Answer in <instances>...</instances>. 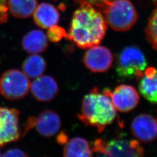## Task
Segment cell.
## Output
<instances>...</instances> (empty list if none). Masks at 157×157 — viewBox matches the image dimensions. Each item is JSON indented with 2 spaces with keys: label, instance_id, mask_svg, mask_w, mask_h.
<instances>
[{
  "label": "cell",
  "instance_id": "obj_3",
  "mask_svg": "<svg viewBox=\"0 0 157 157\" xmlns=\"http://www.w3.org/2000/svg\"><path fill=\"white\" fill-rule=\"evenodd\" d=\"M96 6L104 17L107 25L117 32L128 30L138 19L135 6L129 0H111Z\"/></svg>",
  "mask_w": 157,
  "mask_h": 157
},
{
  "label": "cell",
  "instance_id": "obj_5",
  "mask_svg": "<svg viewBox=\"0 0 157 157\" xmlns=\"http://www.w3.org/2000/svg\"><path fill=\"white\" fill-rule=\"evenodd\" d=\"M93 151L109 157H142L144 150L136 140L114 139L105 141L97 139L93 144Z\"/></svg>",
  "mask_w": 157,
  "mask_h": 157
},
{
  "label": "cell",
  "instance_id": "obj_24",
  "mask_svg": "<svg viewBox=\"0 0 157 157\" xmlns=\"http://www.w3.org/2000/svg\"><path fill=\"white\" fill-rule=\"evenodd\" d=\"M78 2H85L91 5H94V6H97L99 4H101L102 3L108 1H111V0H78Z\"/></svg>",
  "mask_w": 157,
  "mask_h": 157
},
{
  "label": "cell",
  "instance_id": "obj_12",
  "mask_svg": "<svg viewBox=\"0 0 157 157\" xmlns=\"http://www.w3.org/2000/svg\"><path fill=\"white\" fill-rule=\"evenodd\" d=\"M31 92L34 97L41 102L52 100L58 93L59 87L55 78L50 76H40L30 85Z\"/></svg>",
  "mask_w": 157,
  "mask_h": 157
},
{
  "label": "cell",
  "instance_id": "obj_20",
  "mask_svg": "<svg viewBox=\"0 0 157 157\" xmlns=\"http://www.w3.org/2000/svg\"><path fill=\"white\" fill-rule=\"evenodd\" d=\"M67 34L64 29L55 25L49 28L47 36L51 41L57 43L60 41L63 37L67 38Z\"/></svg>",
  "mask_w": 157,
  "mask_h": 157
},
{
  "label": "cell",
  "instance_id": "obj_25",
  "mask_svg": "<svg viewBox=\"0 0 157 157\" xmlns=\"http://www.w3.org/2000/svg\"><path fill=\"white\" fill-rule=\"evenodd\" d=\"M1 156H2V155H1V153H0V157H1Z\"/></svg>",
  "mask_w": 157,
  "mask_h": 157
},
{
  "label": "cell",
  "instance_id": "obj_23",
  "mask_svg": "<svg viewBox=\"0 0 157 157\" xmlns=\"http://www.w3.org/2000/svg\"><path fill=\"white\" fill-rule=\"evenodd\" d=\"M56 140L60 144H65L68 141V137L64 132H62L59 135H58Z\"/></svg>",
  "mask_w": 157,
  "mask_h": 157
},
{
  "label": "cell",
  "instance_id": "obj_22",
  "mask_svg": "<svg viewBox=\"0 0 157 157\" xmlns=\"http://www.w3.org/2000/svg\"><path fill=\"white\" fill-rule=\"evenodd\" d=\"M2 156H3V157H28V155L20 149L14 148V149L8 150L3 155H2Z\"/></svg>",
  "mask_w": 157,
  "mask_h": 157
},
{
  "label": "cell",
  "instance_id": "obj_26",
  "mask_svg": "<svg viewBox=\"0 0 157 157\" xmlns=\"http://www.w3.org/2000/svg\"></svg>",
  "mask_w": 157,
  "mask_h": 157
},
{
  "label": "cell",
  "instance_id": "obj_6",
  "mask_svg": "<svg viewBox=\"0 0 157 157\" xmlns=\"http://www.w3.org/2000/svg\"><path fill=\"white\" fill-rule=\"evenodd\" d=\"M30 85L28 77L23 72L11 69L1 77L0 92L8 100H19L28 94Z\"/></svg>",
  "mask_w": 157,
  "mask_h": 157
},
{
  "label": "cell",
  "instance_id": "obj_18",
  "mask_svg": "<svg viewBox=\"0 0 157 157\" xmlns=\"http://www.w3.org/2000/svg\"><path fill=\"white\" fill-rule=\"evenodd\" d=\"M45 69L44 59L37 54L28 56L22 64L23 72L29 78H37L44 72Z\"/></svg>",
  "mask_w": 157,
  "mask_h": 157
},
{
  "label": "cell",
  "instance_id": "obj_14",
  "mask_svg": "<svg viewBox=\"0 0 157 157\" xmlns=\"http://www.w3.org/2000/svg\"><path fill=\"white\" fill-rule=\"evenodd\" d=\"M141 94L152 103H157V70L155 67L146 69L139 86Z\"/></svg>",
  "mask_w": 157,
  "mask_h": 157
},
{
  "label": "cell",
  "instance_id": "obj_21",
  "mask_svg": "<svg viewBox=\"0 0 157 157\" xmlns=\"http://www.w3.org/2000/svg\"><path fill=\"white\" fill-rule=\"evenodd\" d=\"M8 10L7 0H0V25L7 22L8 18Z\"/></svg>",
  "mask_w": 157,
  "mask_h": 157
},
{
  "label": "cell",
  "instance_id": "obj_17",
  "mask_svg": "<svg viewBox=\"0 0 157 157\" xmlns=\"http://www.w3.org/2000/svg\"><path fill=\"white\" fill-rule=\"evenodd\" d=\"M8 7L13 16L28 18L33 14L37 8V0H7Z\"/></svg>",
  "mask_w": 157,
  "mask_h": 157
},
{
  "label": "cell",
  "instance_id": "obj_10",
  "mask_svg": "<svg viewBox=\"0 0 157 157\" xmlns=\"http://www.w3.org/2000/svg\"><path fill=\"white\" fill-rule=\"evenodd\" d=\"M107 89L115 109L120 112H129L139 104V94L135 87L130 85L121 84L113 91Z\"/></svg>",
  "mask_w": 157,
  "mask_h": 157
},
{
  "label": "cell",
  "instance_id": "obj_11",
  "mask_svg": "<svg viewBox=\"0 0 157 157\" xmlns=\"http://www.w3.org/2000/svg\"><path fill=\"white\" fill-rule=\"evenodd\" d=\"M132 135L137 140L148 143L157 138V121L152 116L143 113L136 117L131 124Z\"/></svg>",
  "mask_w": 157,
  "mask_h": 157
},
{
  "label": "cell",
  "instance_id": "obj_16",
  "mask_svg": "<svg viewBox=\"0 0 157 157\" xmlns=\"http://www.w3.org/2000/svg\"><path fill=\"white\" fill-rule=\"evenodd\" d=\"M63 152L64 157H87L93 156V151L86 140L74 137L65 144Z\"/></svg>",
  "mask_w": 157,
  "mask_h": 157
},
{
  "label": "cell",
  "instance_id": "obj_19",
  "mask_svg": "<svg viewBox=\"0 0 157 157\" xmlns=\"http://www.w3.org/2000/svg\"><path fill=\"white\" fill-rule=\"evenodd\" d=\"M145 33L149 43L157 51V8L152 11L148 19Z\"/></svg>",
  "mask_w": 157,
  "mask_h": 157
},
{
  "label": "cell",
  "instance_id": "obj_7",
  "mask_svg": "<svg viewBox=\"0 0 157 157\" xmlns=\"http://www.w3.org/2000/svg\"><path fill=\"white\" fill-rule=\"evenodd\" d=\"M19 117L16 109L0 107V148L20 139Z\"/></svg>",
  "mask_w": 157,
  "mask_h": 157
},
{
  "label": "cell",
  "instance_id": "obj_15",
  "mask_svg": "<svg viewBox=\"0 0 157 157\" xmlns=\"http://www.w3.org/2000/svg\"><path fill=\"white\" fill-rule=\"evenodd\" d=\"M22 45L27 52L37 54L44 51L48 44L47 36L44 32L40 30H34L25 36Z\"/></svg>",
  "mask_w": 157,
  "mask_h": 157
},
{
  "label": "cell",
  "instance_id": "obj_9",
  "mask_svg": "<svg viewBox=\"0 0 157 157\" xmlns=\"http://www.w3.org/2000/svg\"><path fill=\"white\" fill-rule=\"evenodd\" d=\"M87 49L83 56V63L87 69L94 73H102L111 67L113 56L107 47L97 45Z\"/></svg>",
  "mask_w": 157,
  "mask_h": 157
},
{
  "label": "cell",
  "instance_id": "obj_13",
  "mask_svg": "<svg viewBox=\"0 0 157 157\" xmlns=\"http://www.w3.org/2000/svg\"><path fill=\"white\" fill-rule=\"evenodd\" d=\"M35 23L43 29H49L56 25L59 14L56 8L51 4L42 3L37 6L33 13Z\"/></svg>",
  "mask_w": 157,
  "mask_h": 157
},
{
  "label": "cell",
  "instance_id": "obj_4",
  "mask_svg": "<svg viewBox=\"0 0 157 157\" xmlns=\"http://www.w3.org/2000/svg\"><path fill=\"white\" fill-rule=\"evenodd\" d=\"M147 67L146 56L137 47L124 48L117 58L116 71L119 78L123 80L136 78L140 80Z\"/></svg>",
  "mask_w": 157,
  "mask_h": 157
},
{
  "label": "cell",
  "instance_id": "obj_2",
  "mask_svg": "<svg viewBox=\"0 0 157 157\" xmlns=\"http://www.w3.org/2000/svg\"><path fill=\"white\" fill-rule=\"evenodd\" d=\"M117 117V109L105 89L102 92L94 87L84 96L78 118L86 125L95 128L99 133Z\"/></svg>",
  "mask_w": 157,
  "mask_h": 157
},
{
  "label": "cell",
  "instance_id": "obj_8",
  "mask_svg": "<svg viewBox=\"0 0 157 157\" xmlns=\"http://www.w3.org/2000/svg\"><path fill=\"white\" fill-rule=\"evenodd\" d=\"M61 126V120L56 112L45 110L40 113L37 117H30L25 125L23 136L30 129L36 127L39 133L49 137L56 135Z\"/></svg>",
  "mask_w": 157,
  "mask_h": 157
},
{
  "label": "cell",
  "instance_id": "obj_1",
  "mask_svg": "<svg viewBox=\"0 0 157 157\" xmlns=\"http://www.w3.org/2000/svg\"><path fill=\"white\" fill-rule=\"evenodd\" d=\"M80 4L73 13L66 39L72 40L80 48L87 49L100 44L106 33L107 24L99 10L89 4Z\"/></svg>",
  "mask_w": 157,
  "mask_h": 157
}]
</instances>
